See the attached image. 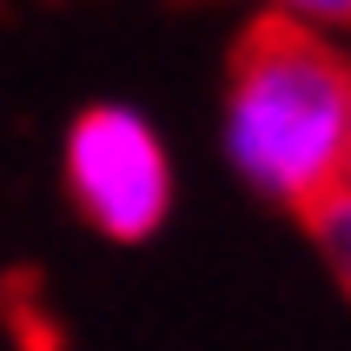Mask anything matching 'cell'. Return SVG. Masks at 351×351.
Masks as SVG:
<instances>
[{
	"instance_id": "1",
	"label": "cell",
	"mask_w": 351,
	"mask_h": 351,
	"mask_svg": "<svg viewBox=\"0 0 351 351\" xmlns=\"http://www.w3.org/2000/svg\"><path fill=\"white\" fill-rule=\"evenodd\" d=\"M351 126V60L332 34L298 20H252L226 66L219 99V153L232 179L265 206L305 213L345 179Z\"/></svg>"
},
{
	"instance_id": "5",
	"label": "cell",
	"mask_w": 351,
	"mask_h": 351,
	"mask_svg": "<svg viewBox=\"0 0 351 351\" xmlns=\"http://www.w3.org/2000/svg\"><path fill=\"white\" fill-rule=\"evenodd\" d=\"M345 179H351V126H345Z\"/></svg>"
},
{
	"instance_id": "3",
	"label": "cell",
	"mask_w": 351,
	"mask_h": 351,
	"mask_svg": "<svg viewBox=\"0 0 351 351\" xmlns=\"http://www.w3.org/2000/svg\"><path fill=\"white\" fill-rule=\"evenodd\" d=\"M298 219H305V232H312V245H318V258H325L332 285L351 298V179H338L332 193H318Z\"/></svg>"
},
{
	"instance_id": "4",
	"label": "cell",
	"mask_w": 351,
	"mask_h": 351,
	"mask_svg": "<svg viewBox=\"0 0 351 351\" xmlns=\"http://www.w3.org/2000/svg\"><path fill=\"white\" fill-rule=\"evenodd\" d=\"M278 20H298L312 34H351V0H265Z\"/></svg>"
},
{
	"instance_id": "2",
	"label": "cell",
	"mask_w": 351,
	"mask_h": 351,
	"mask_svg": "<svg viewBox=\"0 0 351 351\" xmlns=\"http://www.w3.org/2000/svg\"><path fill=\"white\" fill-rule=\"evenodd\" d=\"M60 173L80 219L113 245H146L173 213V153L159 126L126 99H99L73 113Z\"/></svg>"
}]
</instances>
